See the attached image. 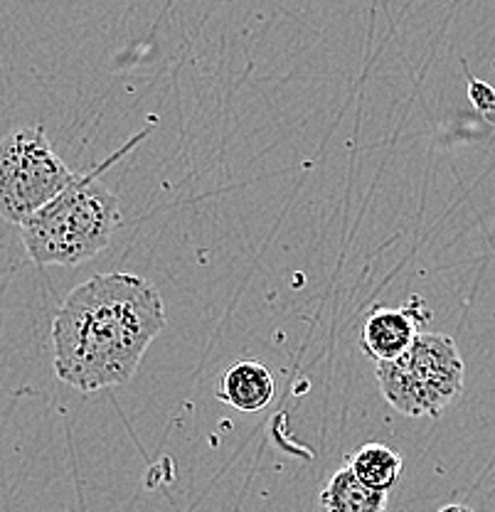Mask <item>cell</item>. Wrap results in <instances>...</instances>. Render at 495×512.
Listing matches in <instances>:
<instances>
[{
	"instance_id": "obj_1",
	"label": "cell",
	"mask_w": 495,
	"mask_h": 512,
	"mask_svg": "<svg viewBox=\"0 0 495 512\" xmlns=\"http://www.w3.org/2000/svg\"><path fill=\"white\" fill-rule=\"evenodd\" d=\"M168 323L163 298L136 274H97L67 293L52 318V367L84 394L119 387Z\"/></svg>"
},
{
	"instance_id": "obj_2",
	"label": "cell",
	"mask_w": 495,
	"mask_h": 512,
	"mask_svg": "<svg viewBox=\"0 0 495 512\" xmlns=\"http://www.w3.org/2000/svg\"><path fill=\"white\" fill-rule=\"evenodd\" d=\"M143 136V133H141ZM136 136L111 160L97 170L74 175L60 195L20 224L23 247L30 261L40 266H77L104 252L121 224V207L116 195L99 180V175L138 143Z\"/></svg>"
},
{
	"instance_id": "obj_3",
	"label": "cell",
	"mask_w": 495,
	"mask_h": 512,
	"mask_svg": "<svg viewBox=\"0 0 495 512\" xmlns=\"http://www.w3.org/2000/svg\"><path fill=\"white\" fill-rule=\"evenodd\" d=\"M380 394L392 409L412 419H439L463 394L466 365L451 335L419 333L404 355L377 362Z\"/></svg>"
},
{
	"instance_id": "obj_4",
	"label": "cell",
	"mask_w": 495,
	"mask_h": 512,
	"mask_svg": "<svg viewBox=\"0 0 495 512\" xmlns=\"http://www.w3.org/2000/svg\"><path fill=\"white\" fill-rule=\"evenodd\" d=\"M42 126H25L0 138V217L23 224L74 180Z\"/></svg>"
},
{
	"instance_id": "obj_5",
	"label": "cell",
	"mask_w": 495,
	"mask_h": 512,
	"mask_svg": "<svg viewBox=\"0 0 495 512\" xmlns=\"http://www.w3.org/2000/svg\"><path fill=\"white\" fill-rule=\"evenodd\" d=\"M427 320L429 308L422 296H412L399 308H375L363 325L360 348L370 355L375 365L397 360L399 355L412 348Z\"/></svg>"
},
{
	"instance_id": "obj_6",
	"label": "cell",
	"mask_w": 495,
	"mask_h": 512,
	"mask_svg": "<svg viewBox=\"0 0 495 512\" xmlns=\"http://www.w3.org/2000/svg\"><path fill=\"white\" fill-rule=\"evenodd\" d=\"M276 382L271 370L262 362L244 360L232 365L222 375L220 394L217 397L232 409L244 414H257L274 402Z\"/></svg>"
},
{
	"instance_id": "obj_7",
	"label": "cell",
	"mask_w": 495,
	"mask_h": 512,
	"mask_svg": "<svg viewBox=\"0 0 495 512\" xmlns=\"http://www.w3.org/2000/svg\"><path fill=\"white\" fill-rule=\"evenodd\" d=\"M323 512H390V493L365 485L348 466L328 480L321 493Z\"/></svg>"
},
{
	"instance_id": "obj_8",
	"label": "cell",
	"mask_w": 495,
	"mask_h": 512,
	"mask_svg": "<svg viewBox=\"0 0 495 512\" xmlns=\"http://www.w3.org/2000/svg\"><path fill=\"white\" fill-rule=\"evenodd\" d=\"M402 456L385 444H365L350 456L348 468L365 485L390 493L402 476Z\"/></svg>"
},
{
	"instance_id": "obj_9",
	"label": "cell",
	"mask_w": 495,
	"mask_h": 512,
	"mask_svg": "<svg viewBox=\"0 0 495 512\" xmlns=\"http://www.w3.org/2000/svg\"><path fill=\"white\" fill-rule=\"evenodd\" d=\"M468 94H471L473 106H476L481 114H486L488 119L495 121V92L488 84L478 82V79H471L468 82Z\"/></svg>"
},
{
	"instance_id": "obj_10",
	"label": "cell",
	"mask_w": 495,
	"mask_h": 512,
	"mask_svg": "<svg viewBox=\"0 0 495 512\" xmlns=\"http://www.w3.org/2000/svg\"><path fill=\"white\" fill-rule=\"evenodd\" d=\"M439 512H476V510L468 508V505H461V503H451V505H444Z\"/></svg>"
}]
</instances>
